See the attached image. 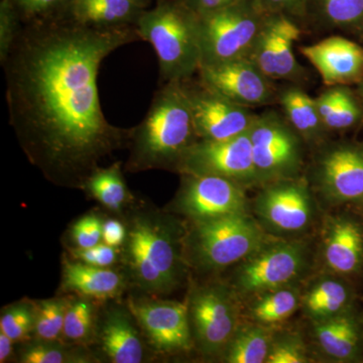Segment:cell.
Listing matches in <instances>:
<instances>
[{
	"instance_id": "cell-1",
	"label": "cell",
	"mask_w": 363,
	"mask_h": 363,
	"mask_svg": "<svg viewBox=\"0 0 363 363\" xmlns=\"http://www.w3.org/2000/svg\"><path fill=\"white\" fill-rule=\"evenodd\" d=\"M138 40L135 26L93 28L63 14L23 23L1 65L9 123L55 185L83 190L102 160L128 145L130 128L105 118L97 77L108 55Z\"/></svg>"
},
{
	"instance_id": "cell-2",
	"label": "cell",
	"mask_w": 363,
	"mask_h": 363,
	"mask_svg": "<svg viewBox=\"0 0 363 363\" xmlns=\"http://www.w3.org/2000/svg\"><path fill=\"white\" fill-rule=\"evenodd\" d=\"M198 140L181 81L164 83L152 98L142 123L130 128L125 169L130 173L149 169L178 172L184 155Z\"/></svg>"
},
{
	"instance_id": "cell-3",
	"label": "cell",
	"mask_w": 363,
	"mask_h": 363,
	"mask_svg": "<svg viewBox=\"0 0 363 363\" xmlns=\"http://www.w3.org/2000/svg\"><path fill=\"white\" fill-rule=\"evenodd\" d=\"M124 259L135 286L152 296L175 290L184 277L180 228L166 214L140 210L128 224Z\"/></svg>"
},
{
	"instance_id": "cell-4",
	"label": "cell",
	"mask_w": 363,
	"mask_h": 363,
	"mask_svg": "<svg viewBox=\"0 0 363 363\" xmlns=\"http://www.w3.org/2000/svg\"><path fill=\"white\" fill-rule=\"evenodd\" d=\"M140 40L154 48L162 84L192 78L201 67L200 16L187 0H157L135 25Z\"/></svg>"
},
{
	"instance_id": "cell-5",
	"label": "cell",
	"mask_w": 363,
	"mask_h": 363,
	"mask_svg": "<svg viewBox=\"0 0 363 363\" xmlns=\"http://www.w3.org/2000/svg\"><path fill=\"white\" fill-rule=\"evenodd\" d=\"M267 13L257 0H238L199 16L201 67L248 58Z\"/></svg>"
},
{
	"instance_id": "cell-6",
	"label": "cell",
	"mask_w": 363,
	"mask_h": 363,
	"mask_svg": "<svg viewBox=\"0 0 363 363\" xmlns=\"http://www.w3.org/2000/svg\"><path fill=\"white\" fill-rule=\"evenodd\" d=\"M264 233L245 213L196 222L190 247L196 264L205 269H223L262 247Z\"/></svg>"
},
{
	"instance_id": "cell-7",
	"label": "cell",
	"mask_w": 363,
	"mask_h": 363,
	"mask_svg": "<svg viewBox=\"0 0 363 363\" xmlns=\"http://www.w3.org/2000/svg\"><path fill=\"white\" fill-rule=\"evenodd\" d=\"M178 172L221 177L240 185L260 181L248 130L223 140H198L184 155Z\"/></svg>"
},
{
	"instance_id": "cell-8",
	"label": "cell",
	"mask_w": 363,
	"mask_h": 363,
	"mask_svg": "<svg viewBox=\"0 0 363 363\" xmlns=\"http://www.w3.org/2000/svg\"><path fill=\"white\" fill-rule=\"evenodd\" d=\"M253 162L260 180L284 178L297 171L301 162V145L293 126L278 113L255 116L248 130Z\"/></svg>"
},
{
	"instance_id": "cell-9",
	"label": "cell",
	"mask_w": 363,
	"mask_h": 363,
	"mask_svg": "<svg viewBox=\"0 0 363 363\" xmlns=\"http://www.w3.org/2000/svg\"><path fill=\"white\" fill-rule=\"evenodd\" d=\"M187 95L196 133L200 140H223L247 133L255 114L210 89L201 81H181Z\"/></svg>"
},
{
	"instance_id": "cell-10",
	"label": "cell",
	"mask_w": 363,
	"mask_h": 363,
	"mask_svg": "<svg viewBox=\"0 0 363 363\" xmlns=\"http://www.w3.org/2000/svg\"><path fill=\"white\" fill-rule=\"evenodd\" d=\"M301 28L292 16L267 13L248 59L271 80H297L302 77L294 45Z\"/></svg>"
},
{
	"instance_id": "cell-11",
	"label": "cell",
	"mask_w": 363,
	"mask_h": 363,
	"mask_svg": "<svg viewBox=\"0 0 363 363\" xmlns=\"http://www.w3.org/2000/svg\"><path fill=\"white\" fill-rule=\"evenodd\" d=\"M150 345L162 353L189 350L192 346L189 307L176 301L142 298L128 304Z\"/></svg>"
},
{
	"instance_id": "cell-12",
	"label": "cell",
	"mask_w": 363,
	"mask_h": 363,
	"mask_svg": "<svg viewBox=\"0 0 363 363\" xmlns=\"http://www.w3.org/2000/svg\"><path fill=\"white\" fill-rule=\"evenodd\" d=\"M176 209L195 222L245 213V196L240 184L217 176L183 174Z\"/></svg>"
},
{
	"instance_id": "cell-13",
	"label": "cell",
	"mask_w": 363,
	"mask_h": 363,
	"mask_svg": "<svg viewBox=\"0 0 363 363\" xmlns=\"http://www.w3.org/2000/svg\"><path fill=\"white\" fill-rule=\"evenodd\" d=\"M197 74L203 84L242 106L267 105L274 98L271 79L248 58L200 67Z\"/></svg>"
},
{
	"instance_id": "cell-14",
	"label": "cell",
	"mask_w": 363,
	"mask_h": 363,
	"mask_svg": "<svg viewBox=\"0 0 363 363\" xmlns=\"http://www.w3.org/2000/svg\"><path fill=\"white\" fill-rule=\"evenodd\" d=\"M304 264V252L297 243L262 247L240 267L236 284L245 293L271 292L297 278Z\"/></svg>"
},
{
	"instance_id": "cell-15",
	"label": "cell",
	"mask_w": 363,
	"mask_h": 363,
	"mask_svg": "<svg viewBox=\"0 0 363 363\" xmlns=\"http://www.w3.org/2000/svg\"><path fill=\"white\" fill-rule=\"evenodd\" d=\"M188 307L195 337L203 352L215 354L228 345L235 329V312L223 289H200L193 294Z\"/></svg>"
},
{
	"instance_id": "cell-16",
	"label": "cell",
	"mask_w": 363,
	"mask_h": 363,
	"mask_svg": "<svg viewBox=\"0 0 363 363\" xmlns=\"http://www.w3.org/2000/svg\"><path fill=\"white\" fill-rule=\"evenodd\" d=\"M300 50L326 85L348 84L362 76L363 48L352 40L341 37L327 38Z\"/></svg>"
},
{
	"instance_id": "cell-17",
	"label": "cell",
	"mask_w": 363,
	"mask_h": 363,
	"mask_svg": "<svg viewBox=\"0 0 363 363\" xmlns=\"http://www.w3.org/2000/svg\"><path fill=\"white\" fill-rule=\"evenodd\" d=\"M312 204L304 186L281 183L267 189L257 200L260 216L284 233L302 230L312 216Z\"/></svg>"
},
{
	"instance_id": "cell-18",
	"label": "cell",
	"mask_w": 363,
	"mask_h": 363,
	"mask_svg": "<svg viewBox=\"0 0 363 363\" xmlns=\"http://www.w3.org/2000/svg\"><path fill=\"white\" fill-rule=\"evenodd\" d=\"M325 192L337 202L363 200V152L342 147L331 150L320 167Z\"/></svg>"
},
{
	"instance_id": "cell-19",
	"label": "cell",
	"mask_w": 363,
	"mask_h": 363,
	"mask_svg": "<svg viewBox=\"0 0 363 363\" xmlns=\"http://www.w3.org/2000/svg\"><path fill=\"white\" fill-rule=\"evenodd\" d=\"M135 316L130 308L111 307L105 312L100 325L99 337L102 350L114 363H140L145 346Z\"/></svg>"
},
{
	"instance_id": "cell-20",
	"label": "cell",
	"mask_w": 363,
	"mask_h": 363,
	"mask_svg": "<svg viewBox=\"0 0 363 363\" xmlns=\"http://www.w3.org/2000/svg\"><path fill=\"white\" fill-rule=\"evenodd\" d=\"M125 286V279L111 267L90 266L83 262H64L62 289L67 293L91 300H109L118 297Z\"/></svg>"
},
{
	"instance_id": "cell-21",
	"label": "cell",
	"mask_w": 363,
	"mask_h": 363,
	"mask_svg": "<svg viewBox=\"0 0 363 363\" xmlns=\"http://www.w3.org/2000/svg\"><path fill=\"white\" fill-rule=\"evenodd\" d=\"M325 259L334 272L355 274L363 267V228L351 218L331 222L325 240Z\"/></svg>"
},
{
	"instance_id": "cell-22",
	"label": "cell",
	"mask_w": 363,
	"mask_h": 363,
	"mask_svg": "<svg viewBox=\"0 0 363 363\" xmlns=\"http://www.w3.org/2000/svg\"><path fill=\"white\" fill-rule=\"evenodd\" d=\"M145 9L130 0H69L62 14L79 25L118 28L135 26Z\"/></svg>"
},
{
	"instance_id": "cell-23",
	"label": "cell",
	"mask_w": 363,
	"mask_h": 363,
	"mask_svg": "<svg viewBox=\"0 0 363 363\" xmlns=\"http://www.w3.org/2000/svg\"><path fill=\"white\" fill-rule=\"evenodd\" d=\"M315 333L322 350L331 357L354 359L359 352V326L355 318L347 313L321 320Z\"/></svg>"
},
{
	"instance_id": "cell-24",
	"label": "cell",
	"mask_w": 363,
	"mask_h": 363,
	"mask_svg": "<svg viewBox=\"0 0 363 363\" xmlns=\"http://www.w3.org/2000/svg\"><path fill=\"white\" fill-rule=\"evenodd\" d=\"M83 190L87 191L100 204L114 212L121 211L131 200L119 162L107 168L98 167L86 181Z\"/></svg>"
},
{
	"instance_id": "cell-25",
	"label": "cell",
	"mask_w": 363,
	"mask_h": 363,
	"mask_svg": "<svg viewBox=\"0 0 363 363\" xmlns=\"http://www.w3.org/2000/svg\"><path fill=\"white\" fill-rule=\"evenodd\" d=\"M289 123L298 135L307 140H316L325 128L317 111L315 99L297 87L288 88L279 97Z\"/></svg>"
},
{
	"instance_id": "cell-26",
	"label": "cell",
	"mask_w": 363,
	"mask_h": 363,
	"mask_svg": "<svg viewBox=\"0 0 363 363\" xmlns=\"http://www.w3.org/2000/svg\"><path fill=\"white\" fill-rule=\"evenodd\" d=\"M94 300L72 298L67 310L62 339L75 345H85L96 335L98 315Z\"/></svg>"
},
{
	"instance_id": "cell-27",
	"label": "cell",
	"mask_w": 363,
	"mask_h": 363,
	"mask_svg": "<svg viewBox=\"0 0 363 363\" xmlns=\"http://www.w3.org/2000/svg\"><path fill=\"white\" fill-rule=\"evenodd\" d=\"M350 301L347 286L340 281L327 279L307 294L305 307L312 317L323 320L342 314Z\"/></svg>"
},
{
	"instance_id": "cell-28",
	"label": "cell",
	"mask_w": 363,
	"mask_h": 363,
	"mask_svg": "<svg viewBox=\"0 0 363 363\" xmlns=\"http://www.w3.org/2000/svg\"><path fill=\"white\" fill-rule=\"evenodd\" d=\"M72 298H54L35 304V339L59 341L63 335L64 323Z\"/></svg>"
},
{
	"instance_id": "cell-29",
	"label": "cell",
	"mask_w": 363,
	"mask_h": 363,
	"mask_svg": "<svg viewBox=\"0 0 363 363\" xmlns=\"http://www.w3.org/2000/svg\"><path fill=\"white\" fill-rule=\"evenodd\" d=\"M269 353V338L266 331L247 328L234 336L226 353L227 362L262 363Z\"/></svg>"
},
{
	"instance_id": "cell-30",
	"label": "cell",
	"mask_w": 363,
	"mask_h": 363,
	"mask_svg": "<svg viewBox=\"0 0 363 363\" xmlns=\"http://www.w3.org/2000/svg\"><path fill=\"white\" fill-rule=\"evenodd\" d=\"M312 9L325 23L336 28L363 23V0H309L308 13Z\"/></svg>"
},
{
	"instance_id": "cell-31",
	"label": "cell",
	"mask_w": 363,
	"mask_h": 363,
	"mask_svg": "<svg viewBox=\"0 0 363 363\" xmlns=\"http://www.w3.org/2000/svg\"><path fill=\"white\" fill-rule=\"evenodd\" d=\"M360 116L359 107L347 89L334 87L330 98L322 112V123L330 130H343L357 123Z\"/></svg>"
},
{
	"instance_id": "cell-32",
	"label": "cell",
	"mask_w": 363,
	"mask_h": 363,
	"mask_svg": "<svg viewBox=\"0 0 363 363\" xmlns=\"http://www.w3.org/2000/svg\"><path fill=\"white\" fill-rule=\"evenodd\" d=\"M297 294L281 288L271 291L269 295L257 301L252 313L255 319L262 323H278L290 317L297 309Z\"/></svg>"
},
{
	"instance_id": "cell-33",
	"label": "cell",
	"mask_w": 363,
	"mask_h": 363,
	"mask_svg": "<svg viewBox=\"0 0 363 363\" xmlns=\"http://www.w3.org/2000/svg\"><path fill=\"white\" fill-rule=\"evenodd\" d=\"M87 358L76 350H72L57 341L35 339L21 350L18 362L23 363H68L84 362Z\"/></svg>"
},
{
	"instance_id": "cell-34",
	"label": "cell",
	"mask_w": 363,
	"mask_h": 363,
	"mask_svg": "<svg viewBox=\"0 0 363 363\" xmlns=\"http://www.w3.org/2000/svg\"><path fill=\"white\" fill-rule=\"evenodd\" d=\"M35 323V304L20 302L4 308L0 316V331L14 342L26 340L33 334Z\"/></svg>"
},
{
	"instance_id": "cell-35",
	"label": "cell",
	"mask_w": 363,
	"mask_h": 363,
	"mask_svg": "<svg viewBox=\"0 0 363 363\" xmlns=\"http://www.w3.org/2000/svg\"><path fill=\"white\" fill-rule=\"evenodd\" d=\"M23 21L11 0H0V63H4L20 35Z\"/></svg>"
},
{
	"instance_id": "cell-36",
	"label": "cell",
	"mask_w": 363,
	"mask_h": 363,
	"mask_svg": "<svg viewBox=\"0 0 363 363\" xmlns=\"http://www.w3.org/2000/svg\"><path fill=\"white\" fill-rule=\"evenodd\" d=\"M23 23L60 16L69 0H11Z\"/></svg>"
},
{
	"instance_id": "cell-37",
	"label": "cell",
	"mask_w": 363,
	"mask_h": 363,
	"mask_svg": "<svg viewBox=\"0 0 363 363\" xmlns=\"http://www.w3.org/2000/svg\"><path fill=\"white\" fill-rule=\"evenodd\" d=\"M104 222L95 214L85 215L79 219L70 231L74 248L95 247L102 242Z\"/></svg>"
},
{
	"instance_id": "cell-38",
	"label": "cell",
	"mask_w": 363,
	"mask_h": 363,
	"mask_svg": "<svg viewBox=\"0 0 363 363\" xmlns=\"http://www.w3.org/2000/svg\"><path fill=\"white\" fill-rule=\"evenodd\" d=\"M71 255L77 262L100 267H111L118 259L117 248L104 242L92 247L73 248Z\"/></svg>"
},
{
	"instance_id": "cell-39",
	"label": "cell",
	"mask_w": 363,
	"mask_h": 363,
	"mask_svg": "<svg viewBox=\"0 0 363 363\" xmlns=\"http://www.w3.org/2000/svg\"><path fill=\"white\" fill-rule=\"evenodd\" d=\"M267 13H284L292 18H304L309 0H257Z\"/></svg>"
},
{
	"instance_id": "cell-40",
	"label": "cell",
	"mask_w": 363,
	"mask_h": 363,
	"mask_svg": "<svg viewBox=\"0 0 363 363\" xmlns=\"http://www.w3.org/2000/svg\"><path fill=\"white\" fill-rule=\"evenodd\" d=\"M267 362L303 363L306 362V357L302 348L297 343L286 341V342L277 344L272 350H269Z\"/></svg>"
},
{
	"instance_id": "cell-41",
	"label": "cell",
	"mask_w": 363,
	"mask_h": 363,
	"mask_svg": "<svg viewBox=\"0 0 363 363\" xmlns=\"http://www.w3.org/2000/svg\"><path fill=\"white\" fill-rule=\"evenodd\" d=\"M128 238V227L117 219H108L104 221L102 242L112 247H121L125 243Z\"/></svg>"
},
{
	"instance_id": "cell-42",
	"label": "cell",
	"mask_w": 363,
	"mask_h": 363,
	"mask_svg": "<svg viewBox=\"0 0 363 363\" xmlns=\"http://www.w3.org/2000/svg\"><path fill=\"white\" fill-rule=\"evenodd\" d=\"M236 1L238 0H187L189 6L192 7L199 16L230 6Z\"/></svg>"
},
{
	"instance_id": "cell-43",
	"label": "cell",
	"mask_w": 363,
	"mask_h": 363,
	"mask_svg": "<svg viewBox=\"0 0 363 363\" xmlns=\"http://www.w3.org/2000/svg\"><path fill=\"white\" fill-rule=\"evenodd\" d=\"M16 343L4 332L0 331V362H6L13 354V344Z\"/></svg>"
},
{
	"instance_id": "cell-44",
	"label": "cell",
	"mask_w": 363,
	"mask_h": 363,
	"mask_svg": "<svg viewBox=\"0 0 363 363\" xmlns=\"http://www.w3.org/2000/svg\"><path fill=\"white\" fill-rule=\"evenodd\" d=\"M130 1L136 4V6L143 7V9H147L150 4H152V0H130Z\"/></svg>"
}]
</instances>
